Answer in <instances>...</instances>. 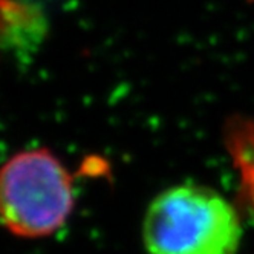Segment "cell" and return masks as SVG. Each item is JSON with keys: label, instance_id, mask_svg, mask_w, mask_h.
I'll use <instances>...</instances> for the list:
<instances>
[{"label": "cell", "instance_id": "1", "mask_svg": "<svg viewBox=\"0 0 254 254\" xmlns=\"http://www.w3.org/2000/svg\"><path fill=\"white\" fill-rule=\"evenodd\" d=\"M241 236L233 205L213 189L196 184L159 193L142 221L149 254H236Z\"/></svg>", "mask_w": 254, "mask_h": 254}, {"label": "cell", "instance_id": "2", "mask_svg": "<svg viewBox=\"0 0 254 254\" xmlns=\"http://www.w3.org/2000/svg\"><path fill=\"white\" fill-rule=\"evenodd\" d=\"M74 204L72 178L48 149L19 152L0 167V222L14 236L39 239L54 234Z\"/></svg>", "mask_w": 254, "mask_h": 254}]
</instances>
